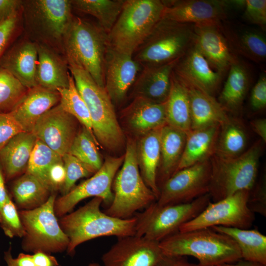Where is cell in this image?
Listing matches in <instances>:
<instances>
[{
	"mask_svg": "<svg viewBox=\"0 0 266 266\" xmlns=\"http://www.w3.org/2000/svg\"><path fill=\"white\" fill-rule=\"evenodd\" d=\"M159 246L165 255L192 256L200 266H218L241 259L235 241L211 228L178 232L161 241Z\"/></svg>",
	"mask_w": 266,
	"mask_h": 266,
	"instance_id": "obj_1",
	"label": "cell"
},
{
	"mask_svg": "<svg viewBox=\"0 0 266 266\" xmlns=\"http://www.w3.org/2000/svg\"><path fill=\"white\" fill-rule=\"evenodd\" d=\"M102 200L94 197L75 211L60 218L61 229L67 236V253L72 256L76 248L84 242L102 236L124 237L135 235L136 218L119 219L100 208Z\"/></svg>",
	"mask_w": 266,
	"mask_h": 266,
	"instance_id": "obj_2",
	"label": "cell"
},
{
	"mask_svg": "<svg viewBox=\"0 0 266 266\" xmlns=\"http://www.w3.org/2000/svg\"><path fill=\"white\" fill-rule=\"evenodd\" d=\"M22 10L23 33L64 55V38L74 15L71 0H23Z\"/></svg>",
	"mask_w": 266,
	"mask_h": 266,
	"instance_id": "obj_3",
	"label": "cell"
},
{
	"mask_svg": "<svg viewBox=\"0 0 266 266\" xmlns=\"http://www.w3.org/2000/svg\"><path fill=\"white\" fill-rule=\"evenodd\" d=\"M68 64L76 88L89 111L98 144L108 150H117L123 144L124 136L111 100L105 89L99 86L84 68L73 63Z\"/></svg>",
	"mask_w": 266,
	"mask_h": 266,
	"instance_id": "obj_4",
	"label": "cell"
},
{
	"mask_svg": "<svg viewBox=\"0 0 266 266\" xmlns=\"http://www.w3.org/2000/svg\"><path fill=\"white\" fill-rule=\"evenodd\" d=\"M108 47L107 33L97 23L73 15L64 38V55L68 62L82 67L103 88Z\"/></svg>",
	"mask_w": 266,
	"mask_h": 266,
	"instance_id": "obj_5",
	"label": "cell"
},
{
	"mask_svg": "<svg viewBox=\"0 0 266 266\" xmlns=\"http://www.w3.org/2000/svg\"><path fill=\"white\" fill-rule=\"evenodd\" d=\"M164 0H125L122 11L107 34L108 46L132 56L163 18Z\"/></svg>",
	"mask_w": 266,
	"mask_h": 266,
	"instance_id": "obj_6",
	"label": "cell"
},
{
	"mask_svg": "<svg viewBox=\"0 0 266 266\" xmlns=\"http://www.w3.org/2000/svg\"><path fill=\"white\" fill-rule=\"evenodd\" d=\"M112 187V201L104 212L113 217L132 218L137 211L157 200L141 176L137 159L136 143L133 140L128 141L124 161L115 176Z\"/></svg>",
	"mask_w": 266,
	"mask_h": 266,
	"instance_id": "obj_7",
	"label": "cell"
},
{
	"mask_svg": "<svg viewBox=\"0 0 266 266\" xmlns=\"http://www.w3.org/2000/svg\"><path fill=\"white\" fill-rule=\"evenodd\" d=\"M263 144L260 139L236 157L224 158L213 155L210 158L211 173L208 194L212 202L240 191L252 189L256 182Z\"/></svg>",
	"mask_w": 266,
	"mask_h": 266,
	"instance_id": "obj_8",
	"label": "cell"
},
{
	"mask_svg": "<svg viewBox=\"0 0 266 266\" xmlns=\"http://www.w3.org/2000/svg\"><path fill=\"white\" fill-rule=\"evenodd\" d=\"M194 25L162 18L133 58L142 67L162 66L179 60L194 42Z\"/></svg>",
	"mask_w": 266,
	"mask_h": 266,
	"instance_id": "obj_9",
	"label": "cell"
},
{
	"mask_svg": "<svg viewBox=\"0 0 266 266\" xmlns=\"http://www.w3.org/2000/svg\"><path fill=\"white\" fill-rule=\"evenodd\" d=\"M210 201L208 194L186 203L160 205L154 201L135 215V235L160 242L179 232L182 225L197 216Z\"/></svg>",
	"mask_w": 266,
	"mask_h": 266,
	"instance_id": "obj_10",
	"label": "cell"
},
{
	"mask_svg": "<svg viewBox=\"0 0 266 266\" xmlns=\"http://www.w3.org/2000/svg\"><path fill=\"white\" fill-rule=\"evenodd\" d=\"M56 194L53 193L41 206L19 211L25 230L22 248L26 252L50 254L66 250L69 239L61 229L55 211Z\"/></svg>",
	"mask_w": 266,
	"mask_h": 266,
	"instance_id": "obj_11",
	"label": "cell"
},
{
	"mask_svg": "<svg viewBox=\"0 0 266 266\" xmlns=\"http://www.w3.org/2000/svg\"><path fill=\"white\" fill-rule=\"evenodd\" d=\"M250 191H240L216 202L211 201L197 216L182 225L179 232L214 226L248 229L255 219L248 205Z\"/></svg>",
	"mask_w": 266,
	"mask_h": 266,
	"instance_id": "obj_12",
	"label": "cell"
},
{
	"mask_svg": "<svg viewBox=\"0 0 266 266\" xmlns=\"http://www.w3.org/2000/svg\"><path fill=\"white\" fill-rule=\"evenodd\" d=\"M124 159V155L107 157L93 175L74 187L67 194L56 198L54 203L56 216L61 218L65 215L79 202L90 197L100 198L103 202L109 205L113 199V180Z\"/></svg>",
	"mask_w": 266,
	"mask_h": 266,
	"instance_id": "obj_13",
	"label": "cell"
},
{
	"mask_svg": "<svg viewBox=\"0 0 266 266\" xmlns=\"http://www.w3.org/2000/svg\"><path fill=\"white\" fill-rule=\"evenodd\" d=\"M211 173L210 159L176 171L161 188L156 202L160 205L186 203L208 194Z\"/></svg>",
	"mask_w": 266,
	"mask_h": 266,
	"instance_id": "obj_14",
	"label": "cell"
},
{
	"mask_svg": "<svg viewBox=\"0 0 266 266\" xmlns=\"http://www.w3.org/2000/svg\"><path fill=\"white\" fill-rule=\"evenodd\" d=\"M78 123L59 103L40 117L32 133L37 139L63 157L68 153L79 130Z\"/></svg>",
	"mask_w": 266,
	"mask_h": 266,
	"instance_id": "obj_15",
	"label": "cell"
},
{
	"mask_svg": "<svg viewBox=\"0 0 266 266\" xmlns=\"http://www.w3.org/2000/svg\"><path fill=\"white\" fill-rule=\"evenodd\" d=\"M164 256L159 242L133 235L118 238L101 261L103 266H156Z\"/></svg>",
	"mask_w": 266,
	"mask_h": 266,
	"instance_id": "obj_16",
	"label": "cell"
},
{
	"mask_svg": "<svg viewBox=\"0 0 266 266\" xmlns=\"http://www.w3.org/2000/svg\"><path fill=\"white\" fill-rule=\"evenodd\" d=\"M142 68L132 56L108 46L104 59V83L113 103H120L124 100Z\"/></svg>",
	"mask_w": 266,
	"mask_h": 266,
	"instance_id": "obj_17",
	"label": "cell"
},
{
	"mask_svg": "<svg viewBox=\"0 0 266 266\" xmlns=\"http://www.w3.org/2000/svg\"><path fill=\"white\" fill-rule=\"evenodd\" d=\"M163 18L194 26L220 24L226 18L227 2L216 0H164Z\"/></svg>",
	"mask_w": 266,
	"mask_h": 266,
	"instance_id": "obj_18",
	"label": "cell"
},
{
	"mask_svg": "<svg viewBox=\"0 0 266 266\" xmlns=\"http://www.w3.org/2000/svg\"><path fill=\"white\" fill-rule=\"evenodd\" d=\"M220 24L194 26V43L212 68L223 76L238 58L222 32Z\"/></svg>",
	"mask_w": 266,
	"mask_h": 266,
	"instance_id": "obj_19",
	"label": "cell"
},
{
	"mask_svg": "<svg viewBox=\"0 0 266 266\" xmlns=\"http://www.w3.org/2000/svg\"><path fill=\"white\" fill-rule=\"evenodd\" d=\"M173 72L181 80L196 86L212 96L222 77L212 68L194 42L178 60Z\"/></svg>",
	"mask_w": 266,
	"mask_h": 266,
	"instance_id": "obj_20",
	"label": "cell"
},
{
	"mask_svg": "<svg viewBox=\"0 0 266 266\" xmlns=\"http://www.w3.org/2000/svg\"><path fill=\"white\" fill-rule=\"evenodd\" d=\"M37 44L23 33L5 52L0 62V66L30 89L37 86Z\"/></svg>",
	"mask_w": 266,
	"mask_h": 266,
	"instance_id": "obj_21",
	"label": "cell"
},
{
	"mask_svg": "<svg viewBox=\"0 0 266 266\" xmlns=\"http://www.w3.org/2000/svg\"><path fill=\"white\" fill-rule=\"evenodd\" d=\"M60 101L57 90L37 85L29 89L24 99L10 114L25 132H32L40 117L58 104Z\"/></svg>",
	"mask_w": 266,
	"mask_h": 266,
	"instance_id": "obj_22",
	"label": "cell"
},
{
	"mask_svg": "<svg viewBox=\"0 0 266 266\" xmlns=\"http://www.w3.org/2000/svg\"><path fill=\"white\" fill-rule=\"evenodd\" d=\"M178 61L162 66L143 67L133 86L134 98L140 97L157 103L166 102L170 91L173 70Z\"/></svg>",
	"mask_w": 266,
	"mask_h": 266,
	"instance_id": "obj_23",
	"label": "cell"
},
{
	"mask_svg": "<svg viewBox=\"0 0 266 266\" xmlns=\"http://www.w3.org/2000/svg\"><path fill=\"white\" fill-rule=\"evenodd\" d=\"M37 47V85L51 90L67 88L70 73L66 56L44 45Z\"/></svg>",
	"mask_w": 266,
	"mask_h": 266,
	"instance_id": "obj_24",
	"label": "cell"
},
{
	"mask_svg": "<svg viewBox=\"0 0 266 266\" xmlns=\"http://www.w3.org/2000/svg\"><path fill=\"white\" fill-rule=\"evenodd\" d=\"M123 114L130 130L140 136L166 124V102L140 97H134Z\"/></svg>",
	"mask_w": 266,
	"mask_h": 266,
	"instance_id": "obj_25",
	"label": "cell"
},
{
	"mask_svg": "<svg viewBox=\"0 0 266 266\" xmlns=\"http://www.w3.org/2000/svg\"><path fill=\"white\" fill-rule=\"evenodd\" d=\"M36 140L32 132H23L14 136L0 150V164L6 182L25 173Z\"/></svg>",
	"mask_w": 266,
	"mask_h": 266,
	"instance_id": "obj_26",
	"label": "cell"
},
{
	"mask_svg": "<svg viewBox=\"0 0 266 266\" xmlns=\"http://www.w3.org/2000/svg\"><path fill=\"white\" fill-rule=\"evenodd\" d=\"M181 81L186 86L189 97L192 130L213 125H221L229 120L227 112L213 96L196 86Z\"/></svg>",
	"mask_w": 266,
	"mask_h": 266,
	"instance_id": "obj_27",
	"label": "cell"
},
{
	"mask_svg": "<svg viewBox=\"0 0 266 266\" xmlns=\"http://www.w3.org/2000/svg\"><path fill=\"white\" fill-rule=\"evenodd\" d=\"M220 28L236 55L240 54L257 63L265 61L266 39L262 32L222 22Z\"/></svg>",
	"mask_w": 266,
	"mask_h": 266,
	"instance_id": "obj_28",
	"label": "cell"
},
{
	"mask_svg": "<svg viewBox=\"0 0 266 266\" xmlns=\"http://www.w3.org/2000/svg\"><path fill=\"white\" fill-rule=\"evenodd\" d=\"M187 134L167 124L160 133L161 160L157 175L159 190L177 170L184 151Z\"/></svg>",
	"mask_w": 266,
	"mask_h": 266,
	"instance_id": "obj_29",
	"label": "cell"
},
{
	"mask_svg": "<svg viewBox=\"0 0 266 266\" xmlns=\"http://www.w3.org/2000/svg\"><path fill=\"white\" fill-rule=\"evenodd\" d=\"M220 129L216 124L191 130L176 171L210 159L215 153Z\"/></svg>",
	"mask_w": 266,
	"mask_h": 266,
	"instance_id": "obj_30",
	"label": "cell"
},
{
	"mask_svg": "<svg viewBox=\"0 0 266 266\" xmlns=\"http://www.w3.org/2000/svg\"><path fill=\"white\" fill-rule=\"evenodd\" d=\"M161 128L141 136L136 144L137 159L141 176L157 200L160 194L157 184V175L161 160Z\"/></svg>",
	"mask_w": 266,
	"mask_h": 266,
	"instance_id": "obj_31",
	"label": "cell"
},
{
	"mask_svg": "<svg viewBox=\"0 0 266 266\" xmlns=\"http://www.w3.org/2000/svg\"><path fill=\"white\" fill-rule=\"evenodd\" d=\"M53 193L41 180L25 172L12 180L9 194L18 209L27 210L44 204Z\"/></svg>",
	"mask_w": 266,
	"mask_h": 266,
	"instance_id": "obj_32",
	"label": "cell"
},
{
	"mask_svg": "<svg viewBox=\"0 0 266 266\" xmlns=\"http://www.w3.org/2000/svg\"><path fill=\"white\" fill-rule=\"evenodd\" d=\"M166 124L186 134L192 130V118L188 91L172 72L171 88L166 101Z\"/></svg>",
	"mask_w": 266,
	"mask_h": 266,
	"instance_id": "obj_33",
	"label": "cell"
},
{
	"mask_svg": "<svg viewBox=\"0 0 266 266\" xmlns=\"http://www.w3.org/2000/svg\"><path fill=\"white\" fill-rule=\"evenodd\" d=\"M218 101L227 112L236 113L241 108L249 85L248 70L237 59L230 66Z\"/></svg>",
	"mask_w": 266,
	"mask_h": 266,
	"instance_id": "obj_34",
	"label": "cell"
},
{
	"mask_svg": "<svg viewBox=\"0 0 266 266\" xmlns=\"http://www.w3.org/2000/svg\"><path fill=\"white\" fill-rule=\"evenodd\" d=\"M214 231L226 234L237 243L241 259L266 266V236L257 229L214 226Z\"/></svg>",
	"mask_w": 266,
	"mask_h": 266,
	"instance_id": "obj_35",
	"label": "cell"
},
{
	"mask_svg": "<svg viewBox=\"0 0 266 266\" xmlns=\"http://www.w3.org/2000/svg\"><path fill=\"white\" fill-rule=\"evenodd\" d=\"M247 141L244 126L237 118L230 117L226 122L220 125L214 155L224 158L236 157L246 150Z\"/></svg>",
	"mask_w": 266,
	"mask_h": 266,
	"instance_id": "obj_36",
	"label": "cell"
},
{
	"mask_svg": "<svg viewBox=\"0 0 266 266\" xmlns=\"http://www.w3.org/2000/svg\"><path fill=\"white\" fill-rule=\"evenodd\" d=\"M73 10L95 17L108 34L117 20L125 0H71Z\"/></svg>",
	"mask_w": 266,
	"mask_h": 266,
	"instance_id": "obj_37",
	"label": "cell"
},
{
	"mask_svg": "<svg viewBox=\"0 0 266 266\" xmlns=\"http://www.w3.org/2000/svg\"><path fill=\"white\" fill-rule=\"evenodd\" d=\"M98 141L83 126L79 129L68 153L71 154L95 173L101 167L103 162L99 151Z\"/></svg>",
	"mask_w": 266,
	"mask_h": 266,
	"instance_id": "obj_38",
	"label": "cell"
},
{
	"mask_svg": "<svg viewBox=\"0 0 266 266\" xmlns=\"http://www.w3.org/2000/svg\"><path fill=\"white\" fill-rule=\"evenodd\" d=\"M57 90L60 96L59 104L62 108L74 117L95 137L89 111L71 74L69 77L68 87L59 88Z\"/></svg>",
	"mask_w": 266,
	"mask_h": 266,
	"instance_id": "obj_39",
	"label": "cell"
},
{
	"mask_svg": "<svg viewBox=\"0 0 266 266\" xmlns=\"http://www.w3.org/2000/svg\"><path fill=\"white\" fill-rule=\"evenodd\" d=\"M29 89L0 66V113L12 112L24 99Z\"/></svg>",
	"mask_w": 266,
	"mask_h": 266,
	"instance_id": "obj_40",
	"label": "cell"
},
{
	"mask_svg": "<svg viewBox=\"0 0 266 266\" xmlns=\"http://www.w3.org/2000/svg\"><path fill=\"white\" fill-rule=\"evenodd\" d=\"M62 159V156L37 139L25 172L36 176L47 186L46 174L48 169L54 163Z\"/></svg>",
	"mask_w": 266,
	"mask_h": 266,
	"instance_id": "obj_41",
	"label": "cell"
},
{
	"mask_svg": "<svg viewBox=\"0 0 266 266\" xmlns=\"http://www.w3.org/2000/svg\"><path fill=\"white\" fill-rule=\"evenodd\" d=\"M0 227L10 238H21L25 235L19 211L9 195L0 208Z\"/></svg>",
	"mask_w": 266,
	"mask_h": 266,
	"instance_id": "obj_42",
	"label": "cell"
},
{
	"mask_svg": "<svg viewBox=\"0 0 266 266\" xmlns=\"http://www.w3.org/2000/svg\"><path fill=\"white\" fill-rule=\"evenodd\" d=\"M22 7L0 23V62L7 50L23 34Z\"/></svg>",
	"mask_w": 266,
	"mask_h": 266,
	"instance_id": "obj_43",
	"label": "cell"
},
{
	"mask_svg": "<svg viewBox=\"0 0 266 266\" xmlns=\"http://www.w3.org/2000/svg\"><path fill=\"white\" fill-rule=\"evenodd\" d=\"M66 170V179L61 191L62 196L67 194L74 187L76 182L84 177H88L94 173L84 164L69 153L62 157Z\"/></svg>",
	"mask_w": 266,
	"mask_h": 266,
	"instance_id": "obj_44",
	"label": "cell"
},
{
	"mask_svg": "<svg viewBox=\"0 0 266 266\" xmlns=\"http://www.w3.org/2000/svg\"><path fill=\"white\" fill-rule=\"evenodd\" d=\"M244 18L251 24L258 25L263 30L266 26V0H246L244 6Z\"/></svg>",
	"mask_w": 266,
	"mask_h": 266,
	"instance_id": "obj_45",
	"label": "cell"
},
{
	"mask_svg": "<svg viewBox=\"0 0 266 266\" xmlns=\"http://www.w3.org/2000/svg\"><path fill=\"white\" fill-rule=\"evenodd\" d=\"M25 132L10 114L0 113V150L15 135Z\"/></svg>",
	"mask_w": 266,
	"mask_h": 266,
	"instance_id": "obj_46",
	"label": "cell"
},
{
	"mask_svg": "<svg viewBox=\"0 0 266 266\" xmlns=\"http://www.w3.org/2000/svg\"><path fill=\"white\" fill-rule=\"evenodd\" d=\"M254 190L250 191L248 205L253 213H258L266 216V180L264 177L257 185L253 186Z\"/></svg>",
	"mask_w": 266,
	"mask_h": 266,
	"instance_id": "obj_47",
	"label": "cell"
},
{
	"mask_svg": "<svg viewBox=\"0 0 266 266\" xmlns=\"http://www.w3.org/2000/svg\"><path fill=\"white\" fill-rule=\"evenodd\" d=\"M66 179V170L62 160L54 163L48 169L46 174V183L52 193L61 190Z\"/></svg>",
	"mask_w": 266,
	"mask_h": 266,
	"instance_id": "obj_48",
	"label": "cell"
},
{
	"mask_svg": "<svg viewBox=\"0 0 266 266\" xmlns=\"http://www.w3.org/2000/svg\"><path fill=\"white\" fill-rule=\"evenodd\" d=\"M250 103L251 108L260 111L266 106V76L265 74L260 75L252 90Z\"/></svg>",
	"mask_w": 266,
	"mask_h": 266,
	"instance_id": "obj_49",
	"label": "cell"
},
{
	"mask_svg": "<svg viewBox=\"0 0 266 266\" xmlns=\"http://www.w3.org/2000/svg\"><path fill=\"white\" fill-rule=\"evenodd\" d=\"M23 0H0V23L22 7Z\"/></svg>",
	"mask_w": 266,
	"mask_h": 266,
	"instance_id": "obj_50",
	"label": "cell"
},
{
	"mask_svg": "<svg viewBox=\"0 0 266 266\" xmlns=\"http://www.w3.org/2000/svg\"><path fill=\"white\" fill-rule=\"evenodd\" d=\"M156 266H200L198 264L191 263L185 256H166Z\"/></svg>",
	"mask_w": 266,
	"mask_h": 266,
	"instance_id": "obj_51",
	"label": "cell"
},
{
	"mask_svg": "<svg viewBox=\"0 0 266 266\" xmlns=\"http://www.w3.org/2000/svg\"><path fill=\"white\" fill-rule=\"evenodd\" d=\"M35 266H59L57 259L49 254L36 252L33 255Z\"/></svg>",
	"mask_w": 266,
	"mask_h": 266,
	"instance_id": "obj_52",
	"label": "cell"
},
{
	"mask_svg": "<svg viewBox=\"0 0 266 266\" xmlns=\"http://www.w3.org/2000/svg\"><path fill=\"white\" fill-rule=\"evenodd\" d=\"M250 126L253 131L261 138V140L266 142V119L258 118L250 122Z\"/></svg>",
	"mask_w": 266,
	"mask_h": 266,
	"instance_id": "obj_53",
	"label": "cell"
},
{
	"mask_svg": "<svg viewBox=\"0 0 266 266\" xmlns=\"http://www.w3.org/2000/svg\"><path fill=\"white\" fill-rule=\"evenodd\" d=\"M14 260L17 266H35L33 255L21 253Z\"/></svg>",
	"mask_w": 266,
	"mask_h": 266,
	"instance_id": "obj_54",
	"label": "cell"
},
{
	"mask_svg": "<svg viewBox=\"0 0 266 266\" xmlns=\"http://www.w3.org/2000/svg\"><path fill=\"white\" fill-rule=\"evenodd\" d=\"M6 181L3 172L0 164V208L6 201L9 193L6 187Z\"/></svg>",
	"mask_w": 266,
	"mask_h": 266,
	"instance_id": "obj_55",
	"label": "cell"
},
{
	"mask_svg": "<svg viewBox=\"0 0 266 266\" xmlns=\"http://www.w3.org/2000/svg\"><path fill=\"white\" fill-rule=\"evenodd\" d=\"M218 266H265L261 264L241 259L235 263L224 264Z\"/></svg>",
	"mask_w": 266,
	"mask_h": 266,
	"instance_id": "obj_56",
	"label": "cell"
},
{
	"mask_svg": "<svg viewBox=\"0 0 266 266\" xmlns=\"http://www.w3.org/2000/svg\"><path fill=\"white\" fill-rule=\"evenodd\" d=\"M4 260L7 266H17L11 254V247L10 246L8 249L4 252Z\"/></svg>",
	"mask_w": 266,
	"mask_h": 266,
	"instance_id": "obj_57",
	"label": "cell"
},
{
	"mask_svg": "<svg viewBox=\"0 0 266 266\" xmlns=\"http://www.w3.org/2000/svg\"><path fill=\"white\" fill-rule=\"evenodd\" d=\"M88 266H101L99 264L97 263H90Z\"/></svg>",
	"mask_w": 266,
	"mask_h": 266,
	"instance_id": "obj_58",
	"label": "cell"
},
{
	"mask_svg": "<svg viewBox=\"0 0 266 266\" xmlns=\"http://www.w3.org/2000/svg\"></svg>",
	"mask_w": 266,
	"mask_h": 266,
	"instance_id": "obj_59",
	"label": "cell"
}]
</instances>
